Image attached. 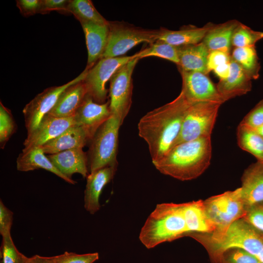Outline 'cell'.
Listing matches in <instances>:
<instances>
[{"label": "cell", "instance_id": "cell-1", "mask_svg": "<svg viewBox=\"0 0 263 263\" xmlns=\"http://www.w3.org/2000/svg\"><path fill=\"white\" fill-rule=\"evenodd\" d=\"M190 104L181 92L172 101L147 113L140 119L138 134L148 145L152 163L172 147Z\"/></svg>", "mask_w": 263, "mask_h": 263}, {"label": "cell", "instance_id": "cell-2", "mask_svg": "<svg viewBox=\"0 0 263 263\" xmlns=\"http://www.w3.org/2000/svg\"><path fill=\"white\" fill-rule=\"evenodd\" d=\"M211 153V137H201L172 147L153 164L163 174L188 181L198 177L207 169Z\"/></svg>", "mask_w": 263, "mask_h": 263}, {"label": "cell", "instance_id": "cell-3", "mask_svg": "<svg viewBox=\"0 0 263 263\" xmlns=\"http://www.w3.org/2000/svg\"><path fill=\"white\" fill-rule=\"evenodd\" d=\"M188 236L204 246L213 263H219L222 254L234 247L246 251L263 263V232L243 218L235 221L225 233L220 235L190 233Z\"/></svg>", "mask_w": 263, "mask_h": 263}, {"label": "cell", "instance_id": "cell-4", "mask_svg": "<svg viewBox=\"0 0 263 263\" xmlns=\"http://www.w3.org/2000/svg\"><path fill=\"white\" fill-rule=\"evenodd\" d=\"M183 203H162L156 205L142 227L139 239L148 249L159 244L187 236Z\"/></svg>", "mask_w": 263, "mask_h": 263}, {"label": "cell", "instance_id": "cell-5", "mask_svg": "<svg viewBox=\"0 0 263 263\" xmlns=\"http://www.w3.org/2000/svg\"><path fill=\"white\" fill-rule=\"evenodd\" d=\"M122 123L118 117L111 115L96 131L90 142L87 154L90 173L107 166L117 165L118 133Z\"/></svg>", "mask_w": 263, "mask_h": 263}, {"label": "cell", "instance_id": "cell-6", "mask_svg": "<svg viewBox=\"0 0 263 263\" xmlns=\"http://www.w3.org/2000/svg\"><path fill=\"white\" fill-rule=\"evenodd\" d=\"M206 215L215 228L211 234L220 235L225 233L235 221L243 218L247 207L240 188L211 196L203 201Z\"/></svg>", "mask_w": 263, "mask_h": 263}, {"label": "cell", "instance_id": "cell-7", "mask_svg": "<svg viewBox=\"0 0 263 263\" xmlns=\"http://www.w3.org/2000/svg\"><path fill=\"white\" fill-rule=\"evenodd\" d=\"M221 104L222 103L216 101L191 104L184 117L180 133L172 147L201 137H211Z\"/></svg>", "mask_w": 263, "mask_h": 263}, {"label": "cell", "instance_id": "cell-8", "mask_svg": "<svg viewBox=\"0 0 263 263\" xmlns=\"http://www.w3.org/2000/svg\"><path fill=\"white\" fill-rule=\"evenodd\" d=\"M107 46L101 58L119 57L142 42L158 40L159 30H149L119 22H109Z\"/></svg>", "mask_w": 263, "mask_h": 263}, {"label": "cell", "instance_id": "cell-9", "mask_svg": "<svg viewBox=\"0 0 263 263\" xmlns=\"http://www.w3.org/2000/svg\"><path fill=\"white\" fill-rule=\"evenodd\" d=\"M140 59L136 57L121 67L110 80L109 108L111 115L123 123L132 105V74Z\"/></svg>", "mask_w": 263, "mask_h": 263}, {"label": "cell", "instance_id": "cell-10", "mask_svg": "<svg viewBox=\"0 0 263 263\" xmlns=\"http://www.w3.org/2000/svg\"><path fill=\"white\" fill-rule=\"evenodd\" d=\"M136 57L135 54L131 56L100 58L88 70L83 80L88 94L96 103H105L108 92L107 82L121 67Z\"/></svg>", "mask_w": 263, "mask_h": 263}, {"label": "cell", "instance_id": "cell-11", "mask_svg": "<svg viewBox=\"0 0 263 263\" xmlns=\"http://www.w3.org/2000/svg\"><path fill=\"white\" fill-rule=\"evenodd\" d=\"M89 69L86 67L78 76L66 84L45 89L25 105L22 113L27 134L38 126L44 116L54 107L60 95L66 89L84 79Z\"/></svg>", "mask_w": 263, "mask_h": 263}, {"label": "cell", "instance_id": "cell-12", "mask_svg": "<svg viewBox=\"0 0 263 263\" xmlns=\"http://www.w3.org/2000/svg\"><path fill=\"white\" fill-rule=\"evenodd\" d=\"M182 79L181 93L192 104L200 102L216 101L222 104L225 100L207 74L199 72L179 70Z\"/></svg>", "mask_w": 263, "mask_h": 263}, {"label": "cell", "instance_id": "cell-13", "mask_svg": "<svg viewBox=\"0 0 263 263\" xmlns=\"http://www.w3.org/2000/svg\"><path fill=\"white\" fill-rule=\"evenodd\" d=\"M75 125L76 124L74 116L60 118L46 114L38 126L31 133L27 134L23 142L22 150L41 147Z\"/></svg>", "mask_w": 263, "mask_h": 263}, {"label": "cell", "instance_id": "cell-14", "mask_svg": "<svg viewBox=\"0 0 263 263\" xmlns=\"http://www.w3.org/2000/svg\"><path fill=\"white\" fill-rule=\"evenodd\" d=\"M117 165L109 166L90 173L86 177L84 191V206L91 214H94L100 207L99 198L104 187L113 178Z\"/></svg>", "mask_w": 263, "mask_h": 263}, {"label": "cell", "instance_id": "cell-15", "mask_svg": "<svg viewBox=\"0 0 263 263\" xmlns=\"http://www.w3.org/2000/svg\"><path fill=\"white\" fill-rule=\"evenodd\" d=\"M109 100L103 104L94 101L88 94L74 116L75 123L87 129L94 135L111 116Z\"/></svg>", "mask_w": 263, "mask_h": 263}, {"label": "cell", "instance_id": "cell-16", "mask_svg": "<svg viewBox=\"0 0 263 263\" xmlns=\"http://www.w3.org/2000/svg\"><path fill=\"white\" fill-rule=\"evenodd\" d=\"M93 135L83 126L75 125L41 146L45 154H52L67 150L83 148Z\"/></svg>", "mask_w": 263, "mask_h": 263}, {"label": "cell", "instance_id": "cell-17", "mask_svg": "<svg viewBox=\"0 0 263 263\" xmlns=\"http://www.w3.org/2000/svg\"><path fill=\"white\" fill-rule=\"evenodd\" d=\"M47 157L63 175L72 179L75 173L86 178L89 173L88 157L82 148L67 150L56 153L49 154Z\"/></svg>", "mask_w": 263, "mask_h": 263}, {"label": "cell", "instance_id": "cell-18", "mask_svg": "<svg viewBox=\"0 0 263 263\" xmlns=\"http://www.w3.org/2000/svg\"><path fill=\"white\" fill-rule=\"evenodd\" d=\"M84 33L88 50L86 67L90 69L99 60L107 45L109 23L106 25L92 22L80 23Z\"/></svg>", "mask_w": 263, "mask_h": 263}, {"label": "cell", "instance_id": "cell-19", "mask_svg": "<svg viewBox=\"0 0 263 263\" xmlns=\"http://www.w3.org/2000/svg\"><path fill=\"white\" fill-rule=\"evenodd\" d=\"M241 182V194L247 208L263 202V162L257 161L248 167Z\"/></svg>", "mask_w": 263, "mask_h": 263}, {"label": "cell", "instance_id": "cell-20", "mask_svg": "<svg viewBox=\"0 0 263 263\" xmlns=\"http://www.w3.org/2000/svg\"><path fill=\"white\" fill-rule=\"evenodd\" d=\"M251 80L244 69L231 57L229 75L227 78L221 79L216 87L226 101L250 92L252 88Z\"/></svg>", "mask_w": 263, "mask_h": 263}, {"label": "cell", "instance_id": "cell-21", "mask_svg": "<svg viewBox=\"0 0 263 263\" xmlns=\"http://www.w3.org/2000/svg\"><path fill=\"white\" fill-rule=\"evenodd\" d=\"M87 94L83 80L70 86L61 93L54 107L47 114L60 118L74 116Z\"/></svg>", "mask_w": 263, "mask_h": 263}, {"label": "cell", "instance_id": "cell-22", "mask_svg": "<svg viewBox=\"0 0 263 263\" xmlns=\"http://www.w3.org/2000/svg\"><path fill=\"white\" fill-rule=\"evenodd\" d=\"M45 154L41 147L22 150L17 159L18 170L28 171L42 169L53 173L69 184L76 183L60 172Z\"/></svg>", "mask_w": 263, "mask_h": 263}, {"label": "cell", "instance_id": "cell-23", "mask_svg": "<svg viewBox=\"0 0 263 263\" xmlns=\"http://www.w3.org/2000/svg\"><path fill=\"white\" fill-rule=\"evenodd\" d=\"M213 25L209 23L202 27L188 26L177 31L161 28L158 40L176 47L196 44L203 41Z\"/></svg>", "mask_w": 263, "mask_h": 263}, {"label": "cell", "instance_id": "cell-24", "mask_svg": "<svg viewBox=\"0 0 263 263\" xmlns=\"http://www.w3.org/2000/svg\"><path fill=\"white\" fill-rule=\"evenodd\" d=\"M240 22L232 20L218 25H213L202 42L209 52L220 51L230 54L232 38Z\"/></svg>", "mask_w": 263, "mask_h": 263}, {"label": "cell", "instance_id": "cell-25", "mask_svg": "<svg viewBox=\"0 0 263 263\" xmlns=\"http://www.w3.org/2000/svg\"><path fill=\"white\" fill-rule=\"evenodd\" d=\"M209 53L202 41L194 45L178 47L179 70L207 74V64Z\"/></svg>", "mask_w": 263, "mask_h": 263}, {"label": "cell", "instance_id": "cell-26", "mask_svg": "<svg viewBox=\"0 0 263 263\" xmlns=\"http://www.w3.org/2000/svg\"><path fill=\"white\" fill-rule=\"evenodd\" d=\"M183 213L188 235L190 233H211L214 231L215 228L206 215L203 200L184 203Z\"/></svg>", "mask_w": 263, "mask_h": 263}, {"label": "cell", "instance_id": "cell-27", "mask_svg": "<svg viewBox=\"0 0 263 263\" xmlns=\"http://www.w3.org/2000/svg\"><path fill=\"white\" fill-rule=\"evenodd\" d=\"M238 145L263 162V137L255 129L240 123L237 130Z\"/></svg>", "mask_w": 263, "mask_h": 263}, {"label": "cell", "instance_id": "cell-28", "mask_svg": "<svg viewBox=\"0 0 263 263\" xmlns=\"http://www.w3.org/2000/svg\"><path fill=\"white\" fill-rule=\"evenodd\" d=\"M230 56L252 79L259 77L261 66L255 46L234 48Z\"/></svg>", "mask_w": 263, "mask_h": 263}, {"label": "cell", "instance_id": "cell-29", "mask_svg": "<svg viewBox=\"0 0 263 263\" xmlns=\"http://www.w3.org/2000/svg\"><path fill=\"white\" fill-rule=\"evenodd\" d=\"M68 12L72 13L81 22L106 25L109 23L95 9L90 0H70Z\"/></svg>", "mask_w": 263, "mask_h": 263}, {"label": "cell", "instance_id": "cell-30", "mask_svg": "<svg viewBox=\"0 0 263 263\" xmlns=\"http://www.w3.org/2000/svg\"><path fill=\"white\" fill-rule=\"evenodd\" d=\"M140 59L149 56H155L167 59L178 65L179 63L178 47L157 40L146 48L136 53Z\"/></svg>", "mask_w": 263, "mask_h": 263}, {"label": "cell", "instance_id": "cell-31", "mask_svg": "<svg viewBox=\"0 0 263 263\" xmlns=\"http://www.w3.org/2000/svg\"><path fill=\"white\" fill-rule=\"evenodd\" d=\"M262 38L263 32L254 31L240 22L233 33L232 46L235 48L254 46Z\"/></svg>", "mask_w": 263, "mask_h": 263}, {"label": "cell", "instance_id": "cell-32", "mask_svg": "<svg viewBox=\"0 0 263 263\" xmlns=\"http://www.w3.org/2000/svg\"><path fill=\"white\" fill-rule=\"evenodd\" d=\"M17 125L11 111L0 102V147L3 149L12 135L16 132Z\"/></svg>", "mask_w": 263, "mask_h": 263}, {"label": "cell", "instance_id": "cell-33", "mask_svg": "<svg viewBox=\"0 0 263 263\" xmlns=\"http://www.w3.org/2000/svg\"><path fill=\"white\" fill-rule=\"evenodd\" d=\"M0 263H24L25 256L16 247L11 234L2 237Z\"/></svg>", "mask_w": 263, "mask_h": 263}, {"label": "cell", "instance_id": "cell-34", "mask_svg": "<svg viewBox=\"0 0 263 263\" xmlns=\"http://www.w3.org/2000/svg\"><path fill=\"white\" fill-rule=\"evenodd\" d=\"M219 263H262L256 257L240 248H231L221 255Z\"/></svg>", "mask_w": 263, "mask_h": 263}, {"label": "cell", "instance_id": "cell-35", "mask_svg": "<svg viewBox=\"0 0 263 263\" xmlns=\"http://www.w3.org/2000/svg\"><path fill=\"white\" fill-rule=\"evenodd\" d=\"M98 259L97 252L78 254L66 251L56 256V263H93Z\"/></svg>", "mask_w": 263, "mask_h": 263}, {"label": "cell", "instance_id": "cell-36", "mask_svg": "<svg viewBox=\"0 0 263 263\" xmlns=\"http://www.w3.org/2000/svg\"><path fill=\"white\" fill-rule=\"evenodd\" d=\"M243 218L255 228L263 232V202L248 207Z\"/></svg>", "mask_w": 263, "mask_h": 263}, {"label": "cell", "instance_id": "cell-37", "mask_svg": "<svg viewBox=\"0 0 263 263\" xmlns=\"http://www.w3.org/2000/svg\"><path fill=\"white\" fill-rule=\"evenodd\" d=\"M240 123L254 129L263 124V99L256 105Z\"/></svg>", "mask_w": 263, "mask_h": 263}, {"label": "cell", "instance_id": "cell-38", "mask_svg": "<svg viewBox=\"0 0 263 263\" xmlns=\"http://www.w3.org/2000/svg\"><path fill=\"white\" fill-rule=\"evenodd\" d=\"M13 213L0 200V234L2 237L11 234Z\"/></svg>", "mask_w": 263, "mask_h": 263}, {"label": "cell", "instance_id": "cell-39", "mask_svg": "<svg viewBox=\"0 0 263 263\" xmlns=\"http://www.w3.org/2000/svg\"><path fill=\"white\" fill-rule=\"evenodd\" d=\"M230 54L220 51L209 52L207 64V73L211 71H214L221 65L230 62Z\"/></svg>", "mask_w": 263, "mask_h": 263}, {"label": "cell", "instance_id": "cell-40", "mask_svg": "<svg viewBox=\"0 0 263 263\" xmlns=\"http://www.w3.org/2000/svg\"><path fill=\"white\" fill-rule=\"evenodd\" d=\"M69 2L67 0H41L39 13L46 14L54 10L68 12Z\"/></svg>", "mask_w": 263, "mask_h": 263}, {"label": "cell", "instance_id": "cell-41", "mask_svg": "<svg viewBox=\"0 0 263 263\" xmlns=\"http://www.w3.org/2000/svg\"><path fill=\"white\" fill-rule=\"evenodd\" d=\"M17 6L23 16L28 17L39 13L40 0H18Z\"/></svg>", "mask_w": 263, "mask_h": 263}, {"label": "cell", "instance_id": "cell-42", "mask_svg": "<svg viewBox=\"0 0 263 263\" xmlns=\"http://www.w3.org/2000/svg\"><path fill=\"white\" fill-rule=\"evenodd\" d=\"M24 263H56V256L43 257L35 255L29 258L25 256Z\"/></svg>", "mask_w": 263, "mask_h": 263}, {"label": "cell", "instance_id": "cell-43", "mask_svg": "<svg viewBox=\"0 0 263 263\" xmlns=\"http://www.w3.org/2000/svg\"><path fill=\"white\" fill-rule=\"evenodd\" d=\"M213 71L220 80L227 78L230 72V62L219 66Z\"/></svg>", "mask_w": 263, "mask_h": 263}, {"label": "cell", "instance_id": "cell-44", "mask_svg": "<svg viewBox=\"0 0 263 263\" xmlns=\"http://www.w3.org/2000/svg\"><path fill=\"white\" fill-rule=\"evenodd\" d=\"M255 130L262 137H263V124Z\"/></svg>", "mask_w": 263, "mask_h": 263}]
</instances>
